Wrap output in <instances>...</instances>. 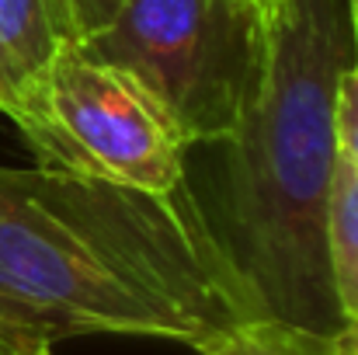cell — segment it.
<instances>
[{"label":"cell","instance_id":"6da1fadb","mask_svg":"<svg viewBox=\"0 0 358 355\" xmlns=\"http://www.w3.org/2000/svg\"><path fill=\"white\" fill-rule=\"evenodd\" d=\"M264 317L188 181L146 192L0 167V345L129 335L199 349Z\"/></svg>","mask_w":358,"mask_h":355},{"label":"cell","instance_id":"7a4b0ae2","mask_svg":"<svg viewBox=\"0 0 358 355\" xmlns=\"http://www.w3.org/2000/svg\"><path fill=\"white\" fill-rule=\"evenodd\" d=\"M355 63L348 0H282L261 70L227 146L223 223L268 317L334 335L345 321L327 272V192L338 160L334 88Z\"/></svg>","mask_w":358,"mask_h":355},{"label":"cell","instance_id":"3957f363","mask_svg":"<svg viewBox=\"0 0 358 355\" xmlns=\"http://www.w3.org/2000/svg\"><path fill=\"white\" fill-rule=\"evenodd\" d=\"M264 32L250 0H122L77 49L125 74L185 146H220L254 91Z\"/></svg>","mask_w":358,"mask_h":355},{"label":"cell","instance_id":"277c9868","mask_svg":"<svg viewBox=\"0 0 358 355\" xmlns=\"http://www.w3.org/2000/svg\"><path fill=\"white\" fill-rule=\"evenodd\" d=\"M42 167L171 192L185 181V139L125 74L66 49L38 95L10 118Z\"/></svg>","mask_w":358,"mask_h":355},{"label":"cell","instance_id":"5b68a950","mask_svg":"<svg viewBox=\"0 0 358 355\" xmlns=\"http://www.w3.org/2000/svg\"><path fill=\"white\" fill-rule=\"evenodd\" d=\"M73 46L63 0H0V112L17 116Z\"/></svg>","mask_w":358,"mask_h":355},{"label":"cell","instance_id":"8992f818","mask_svg":"<svg viewBox=\"0 0 358 355\" xmlns=\"http://www.w3.org/2000/svg\"><path fill=\"white\" fill-rule=\"evenodd\" d=\"M327 272L341 321H358V164L338 153L327 192Z\"/></svg>","mask_w":358,"mask_h":355},{"label":"cell","instance_id":"52a82bcc","mask_svg":"<svg viewBox=\"0 0 358 355\" xmlns=\"http://www.w3.org/2000/svg\"><path fill=\"white\" fill-rule=\"evenodd\" d=\"M199 355H334L331 335H317L275 317L240 324L234 331H223L209 342H202Z\"/></svg>","mask_w":358,"mask_h":355},{"label":"cell","instance_id":"ba28073f","mask_svg":"<svg viewBox=\"0 0 358 355\" xmlns=\"http://www.w3.org/2000/svg\"><path fill=\"white\" fill-rule=\"evenodd\" d=\"M334 143L338 153L358 164V67L352 63L334 88Z\"/></svg>","mask_w":358,"mask_h":355},{"label":"cell","instance_id":"9c48e42d","mask_svg":"<svg viewBox=\"0 0 358 355\" xmlns=\"http://www.w3.org/2000/svg\"><path fill=\"white\" fill-rule=\"evenodd\" d=\"M122 7V0H63V11H66V21L77 35V42L98 35Z\"/></svg>","mask_w":358,"mask_h":355},{"label":"cell","instance_id":"30bf717a","mask_svg":"<svg viewBox=\"0 0 358 355\" xmlns=\"http://www.w3.org/2000/svg\"><path fill=\"white\" fill-rule=\"evenodd\" d=\"M331 352L334 355H358V321H345L331 335Z\"/></svg>","mask_w":358,"mask_h":355},{"label":"cell","instance_id":"8fae6325","mask_svg":"<svg viewBox=\"0 0 358 355\" xmlns=\"http://www.w3.org/2000/svg\"><path fill=\"white\" fill-rule=\"evenodd\" d=\"M0 355H52V345H38V342H17V345H0Z\"/></svg>","mask_w":358,"mask_h":355},{"label":"cell","instance_id":"7c38bea8","mask_svg":"<svg viewBox=\"0 0 358 355\" xmlns=\"http://www.w3.org/2000/svg\"><path fill=\"white\" fill-rule=\"evenodd\" d=\"M348 25H352V49H355V67H358V0H348Z\"/></svg>","mask_w":358,"mask_h":355},{"label":"cell","instance_id":"4fadbf2b","mask_svg":"<svg viewBox=\"0 0 358 355\" xmlns=\"http://www.w3.org/2000/svg\"><path fill=\"white\" fill-rule=\"evenodd\" d=\"M250 4H254V11H257L264 21H268V18H271L278 7H282V0H250Z\"/></svg>","mask_w":358,"mask_h":355}]
</instances>
